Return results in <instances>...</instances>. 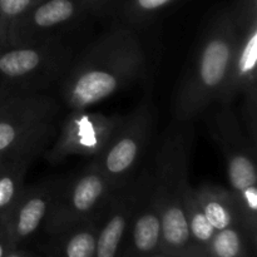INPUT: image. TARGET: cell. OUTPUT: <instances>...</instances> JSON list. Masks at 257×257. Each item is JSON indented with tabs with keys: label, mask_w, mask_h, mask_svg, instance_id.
Returning <instances> with one entry per match:
<instances>
[{
	"label": "cell",
	"mask_w": 257,
	"mask_h": 257,
	"mask_svg": "<svg viewBox=\"0 0 257 257\" xmlns=\"http://www.w3.org/2000/svg\"><path fill=\"white\" fill-rule=\"evenodd\" d=\"M146 55L137 33L117 27L73 60L63 77L62 95L72 110L88 109L142 75Z\"/></svg>",
	"instance_id": "obj_1"
},
{
	"label": "cell",
	"mask_w": 257,
	"mask_h": 257,
	"mask_svg": "<svg viewBox=\"0 0 257 257\" xmlns=\"http://www.w3.org/2000/svg\"><path fill=\"white\" fill-rule=\"evenodd\" d=\"M236 29L230 4L208 19L172 99L176 122H192L217 103L233 60Z\"/></svg>",
	"instance_id": "obj_2"
},
{
	"label": "cell",
	"mask_w": 257,
	"mask_h": 257,
	"mask_svg": "<svg viewBox=\"0 0 257 257\" xmlns=\"http://www.w3.org/2000/svg\"><path fill=\"white\" fill-rule=\"evenodd\" d=\"M193 143L192 122L172 120L163 136L153 172V193L161 215L160 252L182 256L192 246L183 200Z\"/></svg>",
	"instance_id": "obj_3"
},
{
	"label": "cell",
	"mask_w": 257,
	"mask_h": 257,
	"mask_svg": "<svg viewBox=\"0 0 257 257\" xmlns=\"http://www.w3.org/2000/svg\"><path fill=\"white\" fill-rule=\"evenodd\" d=\"M208 114L210 132L222 151L230 190L237 200L241 226L251 246L257 238L256 146L242 130L231 105L215 104Z\"/></svg>",
	"instance_id": "obj_4"
},
{
	"label": "cell",
	"mask_w": 257,
	"mask_h": 257,
	"mask_svg": "<svg viewBox=\"0 0 257 257\" xmlns=\"http://www.w3.org/2000/svg\"><path fill=\"white\" fill-rule=\"evenodd\" d=\"M70 48L55 38L0 50V95L38 93L64 77L73 62Z\"/></svg>",
	"instance_id": "obj_5"
},
{
	"label": "cell",
	"mask_w": 257,
	"mask_h": 257,
	"mask_svg": "<svg viewBox=\"0 0 257 257\" xmlns=\"http://www.w3.org/2000/svg\"><path fill=\"white\" fill-rule=\"evenodd\" d=\"M59 110L57 100L47 94L0 95V152L42 153L54 135Z\"/></svg>",
	"instance_id": "obj_6"
},
{
	"label": "cell",
	"mask_w": 257,
	"mask_h": 257,
	"mask_svg": "<svg viewBox=\"0 0 257 257\" xmlns=\"http://www.w3.org/2000/svg\"><path fill=\"white\" fill-rule=\"evenodd\" d=\"M155 123L156 107L152 95L148 94L130 114L124 115L107 147L92 160L115 191L136 177V170L152 138Z\"/></svg>",
	"instance_id": "obj_7"
},
{
	"label": "cell",
	"mask_w": 257,
	"mask_h": 257,
	"mask_svg": "<svg viewBox=\"0 0 257 257\" xmlns=\"http://www.w3.org/2000/svg\"><path fill=\"white\" fill-rule=\"evenodd\" d=\"M114 192L109 181L92 161L77 177L65 181L43 228L52 235L70 226L100 217Z\"/></svg>",
	"instance_id": "obj_8"
},
{
	"label": "cell",
	"mask_w": 257,
	"mask_h": 257,
	"mask_svg": "<svg viewBox=\"0 0 257 257\" xmlns=\"http://www.w3.org/2000/svg\"><path fill=\"white\" fill-rule=\"evenodd\" d=\"M123 118L124 115H107L88 109L72 110L63 120L45 158L50 163H59L69 156L95 158L107 147Z\"/></svg>",
	"instance_id": "obj_9"
},
{
	"label": "cell",
	"mask_w": 257,
	"mask_h": 257,
	"mask_svg": "<svg viewBox=\"0 0 257 257\" xmlns=\"http://www.w3.org/2000/svg\"><path fill=\"white\" fill-rule=\"evenodd\" d=\"M230 7L236 43L228 79L216 103L222 105H231L238 94L257 93V0H233Z\"/></svg>",
	"instance_id": "obj_10"
},
{
	"label": "cell",
	"mask_w": 257,
	"mask_h": 257,
	"mask_svg": "<svg viewBox=\"0 0 257 257\" xmlns=\"http://www.w3.org/2000/svg\"><path fill=\"white\" fill-rule=\"evenodd\" d=\"M65 178H52L23 188L7 220V228L14 248L20 247L47 222Z\"/></svg>",
	"instance_id": "obj_11"
},
{
	"label": "cell",
	"mask_w": 257,
	"mask_h": 257,
	"mask_svg": "<svg viewBox=\"0 0 257 257\" xmlns=\"http://www.w3.org/2000/svg\"><path fill=\"white\" fill-rule=\"evenodd\" d=\"M88 13L80 0H40L15 25L12 47L54 38Z\"/></svg>",
	"instance_id": "obj_12"
},
{
	"label": "cell",
	"mask_w": 257,
	"mask_h": 257,
	"mask_svg": "<svg viewBox=\"0 0 257 257\" xmlns=\"http://www.w3.org/2000/svg\"><path fill=\"white\" fill-rule=\"evenodd\" d=\"M161 215L153 193V172L142 171V186L131 215L120 257H151L160 251Z\"/></svg>",
	"instance_id": "obj_13"
},
{
	"label": "cell",
	"mask_w": 257,
	"mask_h": 257,
	"mask_svg": "<svg viewBox=\"0 0 257 257\" xmlns=\"http://www.w3.org/2000/svg\"><path fill=\"white\" fill-rule=\"evenodd\" d=\"M141 186L142 172L112 196L98 227L94 257H120Z\"/></svg>",
	"instance_id": "obj_14"
},
{
	"label": "cell",
	"mask_w": 257,
	"mask_h": 257,
	"mask_svg": "<svg viewBox=\"0 0 257 257\" xmlns=\"http://www.w3.org/2000/svg\"><path fill=\"white\" fill-rule=\"evenodd\" d=\"M103 216V215H102ZM102 216L52 233L43 257H94Z\"/></svg>",
	"instance_id": "obj_15"
},
{
	"label": "cell",
	"mask_w": 257,
	"mask_h": 257,
	"mask_svg": "<svg viewBox=\"0 0 257 257\" xmlns=\"http://www.w3.org/2000/svg\"><path fill=\"white\" fill-rule=\"evenodd\" d=\"M195 193L206 218L215 231L241 226L237 200L230 188L203 183L195 187Z\"/></svg>",
	"instance_id": "obj_16"
},
{
	"label": "cell",
	"mask_w": 257,
	"mask_h": 257,
	"mask_svg": "<svg viewBox=\"0 0 257 257\" xmlns=\"http://www.w3.org/2000/svg\"><path fill=\"white\" fill-rule=\"evenodd\" d=\"M33 160H23L0 171V222L7 220L24 188V177Z\"/></svg>",
	"instance_id": "obj_17"
},
{
	"label": "cell",
	"mask_w": 257,
	"mask_h": 257,
	"mask_svg": "<svg viewBox=\"0 0 257 257\" xmlns=\"http://www.w3.org/2000/svg\"><path fill=\"white\" fill-rule=\"evenodd\" d=\"M183 207H185L186 218H187L188 230H190L192 245L198 247L206 248L208 251L211 240L216 233L215 228L211 226L208 220L206 218L197 198H196L195 187L190 185L183 200Z\"/></svg>",
	"instance_id": "obj_18"
},
{
	"label": "cell",
	"mask_w": 257,
	"mask_h": 257,
	"mask_svg": "<svg viewBox=\"0 0 257 257\" xmlns=\"http://www.w3.org/2000/svg\"><path fill=\"white\" fill-rule=\"evenodd\" d=\"M251 245L241 226H232L216 231L208 246L210 257H248L247 248Z\"/></svg>",
	"instance_id": "obj_19"
},
{
	"label": "cell",
	"mask_w": 257,
	"mask_h": 257,
	"mask_svg": "<svg viewBox=\"0 0 257 257\" xmlns=\"http://www.w3.org/2000/svg\"><path fill=\"white\" fill-rule=\"evenodd\" d=\"M40 0H0V45L12 47V35L20 19Z\"/></svg>",
	"instance_id": "obj_20"
},
{
	"label": "cell",
	"mask_w": 257,
	"mask_h": 257,
	"mask_svg": "<svg viewBox=\"0 0 257 257\" xmlns=\"http://www.w3.org/2000/svg\"><path fill=\"white\" fill-rule=\"evenodd\" d=\"M177 0H122L120 15L130 25L147 24Z\"/></svg>",
	"instance_id": "obj_21"
},
{
	"label": "cell",
	"mask_w": 257,
	"mask_h": 257,
	"mask_svg": "<svg viewBox=\"0 0 257 257\" xmlns=\"http://www.w3.org/2000/svg\"><path fill=\"white\" fill-rule=\"evenodd\" d=\"M37 156H39V153L25 152V151H17V150L0 152V171L9 167V166L14 165V163L19 162V161L34 160Z\"/></svg>",
	"instance_id": "obj_22"
},
{
	"label": "cell",
	"mask_w": 257,
	"mask_h": 257,
	"mask_svg": "<svg viewBox=\"0 0 257 257\" xmlns=\"http://www.w3.org/2000/svg\"><path fill=\"white\" fill-rule=\"evenodd\" d=\"M12 250H14V246L10 241L7 225L0 222V257H7Z\"/></svg>",
	"instance_id": "obj_23"
},
{
	"label": "cell",
	"mask_w": 257,
	"mask_h": 257,
	"mask_svg": "<svg viewBox=\"0 0 257 257\" xmlns=\"http://www.w3.org/2000/svg\"><path fill=\"white\" fill-rule=\"evenodd\" d=\"M80 2L85 5L88 12L97 14V13L105 12L117 0H80Z\"/></svg>",
	"instance_id": "obj_24"
},
{
	"label": "cell",
	"mask_w": 257,
	"mask_h": 257,
	"mask_svg": "<svg viewBox=\"0 0 257 257\" xmlns=\"http://www.w3.org/2000/svg\"><path fill=\"white\" fill-rule=\"evenodd\" d=\"M180 257H210V253H208V251L206 250V248L192 245L182 256Z\"/></svg>",
	"instance_id": "obj_25"
},
{
	"label": "cell",
	"mask_w": 257,
	"mask_h": 257,
	"mask_svg": "<svg viewBox=\"0 0 257 257\" xmlns=\"http://www.w3.org/2000/svg\"><path fill=\"white\" fill-rule=\"evenodd\" d=\"M7 257H43V256L40 255V253H33L30 252V251H24L20 247H18L10 251L9 255Z\"/></svg>",
	"instance_id": "obj_26"
},
{
	"label": "cell",
	"mask_w": 257,
	"mask_h": 257,
	"mask_svg": "<svg viewBox=\"0 0 257 257\" xmlns=\"http://www.w3.org/2000/svg\"><path fill=\"white\" fill-rule=\"evenodd\" d=\"M151 257H170V256L165 255V253H162V252H160V251H158V252H156L155 255H152Z\"/></svg>",
	"instance_id": "obj_27"
},
{
	"label": "cell",
	"mask_w": 257,
	"mask_h": 257,
	"mask_svg": "<svg viewBox=\"0 0 257 257\" xmlns=\"http://www.w3.org/2000/svg\"><path fill=\"white\" fill-rule=\"evenodd\" d=\"M0 50H2V45H0Z\"/></svg>",
	"instance_id": "obj_28"
}]
</instances>
